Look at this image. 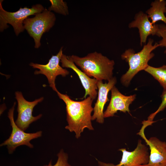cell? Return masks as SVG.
Segmentation results:
<instances>
[{
	"label": "cell",
	"mask_w": 166,
	"mask_h": 166,
	"mask_svg": "<svg viewBox=\"0 0 166 166\" xmlns=\"http://www.w3.org/2000/svg\"><path fill=\"white\" fill-rule=\"evenodd\" d=\"M57 93L66 105L68 125L65 128L70 132H74L77 138L81 136L85 128L93 130L91 122V114L93 111L92 106L93 100L89 96L82 101H76L66 94H62L58 91Z\"/></svg>",
	"instance_id": "6da1fadb"
},
{
	"label": "cell",
	"mask_w": 166,
	"mask_h": 166,
	"mask_svg": "<svg viewBox=\"0 0 166 166\" xmlns=\"http://www.w3.org/2000/svg\"><path fill=\"white\" fill-rule=\"evenodd\" d=\"M68 56L89 77L108 81L113 77L114 61L101 53L94 52L83 57L74 55Z\"/></svg>",
	"instance_id": "7a4b0ae2"
},
{
	"label": "cell",
	"mask_w": 166,
	"mask_h": 166,
	"mask_svg": "<svg viewBox=\"0 0 166 166\" xmlns=\"http://www.w3.org/2000/svg\"><path fill=\"white\" fill-rule=\"evenodd\" d=\"M153 42L152 39L149 38L147 43L140 52L136 53L133 49H129L121 54L122 59L127 62L129 66L128 70L121 78L123 85L128 87L133 77L139 71L144 70L148 65V62L154 56L152 51L159 46L157 43L153 45Z\"/></svg>",
	"instance_id": "3957f363"
},
{
	"label": "cell",
	"mask_w": 166,
	"mask_h": 166,
	"mask_svg": "<svg viewBox=\"0 0 166 166\" xmlns=\"http://www.w3.org/2000/svg\"><path fill=\"white\" fill-rule=\"evenodd\" d=\"M3 0L0 1V31H3L9 27L7 24L13 26L17 36L24 30L23 23L25 19L31 15L41 13L45 8L40 4H37L31 8L20 7L15 12H9L4 10L2 6Z\"/></svg>",
	"instance_id": "277c9868"
},
{
	"label": "cell",
	"mask_w": 166,
	"mask_h": 166,
	"mask_svg": "<svg viewBox=\"0 0 166 166\" xmlns=\"http://www.w3.org/2000/svg\"><path fill=\"white\" fill-rule=\"evenodd\" d=\"M34 15L25 19L23 24L24 29L34 39V47L38 48L41 45L40 40L43 34L53 26L56 18L55 14L46 8L42 12Z\"/></svg>",
	"instance_id": "5b68a950"
},
{
	"label": "cell",
	"mask_w": 166,
	"mask_h": 166,
	"mask_svg": "<svg viewBox=\"0 0 166 166\" xmlns=\"http://www.w3.org/2000/svg\"><path fill=\"white\" fill-rule=\"evenodd\" d=\"M15 104V102L8 113V117L12 128L11 133L9 137L0 144L1 146H6L9 154L13 153L18 147L21 145H25L30 148H33L34 146L30 141L41 137L42 133L41 131L34 133H26L17 125L14 117Z\"/></svg>",
	"instance_id": "8992f818"
},
{
	"label": "cell",
	"mask_w": 166,
	"mask_h": 166,
	"mask_svg": "<svg viewBox=\"0 0 166 166\" xmlns=\"http://www.w3.org/2000/svg\"><path fill=\"white\" fill-rule=\"evenodd\" d=\"M61 47L58 53L53 55L49 59L48 62L46 65H42L31 62L30 65L34 68H37L39 71L36 70L35 74H41L44 75L47 78L50 86L56 92L58 91L56 87L55 81L57 76L61 75L65 77L69 73V72L63 69L59 65L61 57L63 54Z\"/></svg>",
	"instance_id": "52a82bcc"
},
{
	"label": "cell",
	"mask_w": 166,
	"mask_h": 166,
	"mask_svg": "<svg viewBox=\"0 0 166 166\" xmlns=\"http://www.w3.org/2000/svg\"><path fill=\"white\" fill-rule=\"evenodd\" d=\"M142 124L137 134L141 136L149 146L150 153L148 163L139 166H166V142L154 137L148 139L145 135L144 130L150 124L146 121H144Z\"/></svg>",
	"instance_id": "ba28073f"
},
{
	"label": "cell",
	"mask_w": 166,
	"mask_h": 166,
	"mask_svg": "<svg viewBox=\"0 0 166 166\" xmlns=\"http://www.w3.org/2000/svg\"><path fill=\"white\" fill-rule=\"evenodd\" d=\"M15 95L18 104V115L15 123L19 128L24 131L30 124L39 119L42 116V114H40L34 117L32 113L34 107L38 103L41 102L44 98L41 97L34 101H29L24 98L22 92H16Z\"/></svg>",
	"instance_id": "9c48e42d"
},
{
	"label": "cell",
	"mask_w": 166,
	"mask_h": 166,
	"mask_svg": "<svg viewBox=\"0 0 166 166\" xmlns=\"http://www.w3.org/2000/svg\"><path fill=\"white\" fill-rule=\"evenodd\" d=\"M122 153L119 163L114 165L98 161L99 166H139L147 164L149 160L148 148L142 143L141 140H138L136 148L132 151H127L125 148L119 149Z\"/></svg>",
	"instance_id": "30bf717a"
},
{
	"label": "cell",
	"mask_w": 166,
	"mask_h": 166,
	"mask_svg": "<svg viewBox=\"0 0 166 166\" xmlns=\"http://www.w3.org/2000/svg\"><path fill=\"white\" fill-rule=\"evenodd\" d=\"M61 67L69 68L73 69L78 75L82 85L85 90L83 98H86L87 95L93 100L97 94V80L95 78H90L81 70L79 69L74 62L68 56L63 54L60 60Z\"/></svg>",
	"instance_id": "8fae6325"
},
{
	"label": "cell",
	"mask_w": 166,
	"mask_h": 166,
	"mask_svg": "<svg viewBox=\"0 0 166 166\" xmlns=\"http://www.w3.org/2000/svg\"><path fill=\"white\" fill-rule=\"evenodd\" d=\"M117 83L115 77H113L108 83H103L102 81L97 80V85L98 89V97L93 108V114L92 120H96L100 123L104 121V106L106 102L109 101L108 96L109 92Z\"/></svg>",
	"instance_id": "7c38bea8"
},
{
	"label": "cell",
	"mask_w": 166,
	"mask_h": 166,
	"mask_svg": "<svg viewBox=\"0 0 166 166\" xmlns=\"http://www.w3.org/2000/svg\"><path fill=\"white\" fill-rule=\"evenodd\" d=\"M111 97L110 103L104 113V117L114 116L118 111L129 113V105L136 98V95L126 96L121 93L114 86L111 89Z\"/></svg>",
	"instance_id": "4fadbf2b"
},
{
	"label": "cell",
	"mask_w": 166,
	"mask_h": 166,
	"mask_svg": "<svg viewBox=\"0 0 166 166\" xmlns=\"http://www.w3.org/2000/svg\"><path fill=\"white\" fill-rule=\"evenodd\" d=\"M128 27L130 28H137L138 29L141 46L143 44H146L149 36L156 35L159 29L158 25L152 24L146 13L142 11L135 14L134 20L129 23Z\"/></svg>",
	"instance_id": "5bb4252c"
},
{
	"label": "cell",
	"mask_w": 166,
	"mask_h": 166,
	"mask_svg": "<svg viewBox=\"0 0 166 166\" xmlns=\"http://www.w3.org/2000/svg\"><path fill=\"white\" fill-rule=\"evenodd\" d=\"M151 6L146 11V14L150 19L153 25L159 21H163L166 25V1L164 0H156L151 3Z\"/></svg>",
	"instance_id": "9a60e30c"
},
{
	"label": "cell",
	"mask_w": 166,
	"mask_h": 166,
	"mask_svg": "<svg viewBox=\"0 0 166 166\" xmlns=\"http://www.w3.org/2000/svg\"><path fill=\"white\" fill-rule=\"evenodd\" d=\"M144 70L158 81L163 88L164 90H166V65L159 67H155L148 65Z\"/></svg>",
	"instance_id": "2e32d148"
},
{
	"label": "cell",
	"mask_w": 166,
	"mask_h": 166,
	"mask_svg": "<svg viewBox=\"0 0 166 166\" xmlns=\"http://www.w3.org/2000/svg\"><path fill=\"white\" fill-rule=\"evenodd\" d=\"M51 6L48 10L50 11L53 10L55 12L64 15L69 14V10L66 2L62 0H49Z\"/></svg>",
	"instance_id": "e0dca14e"
},
{
	"label": "cell",
	"mask_w": 166,
	"mask_h": 166,
	"mask_svg": "<svg viewBox=\"0 0 166 166\" xmlns=\"http://www.w3.org/2000/svg\"><path fill=\"white\" fill-rule=\"evenodd\" d=\"M58 159L56 163L52 165L51 160L48 165L44 166H71L68 163L67 154L64 152L63 150H61L57 155Z\"/></svg>",
	"instance_id": "ac0fdd59"
},
{
	"label": "cell",
	"mask_w": 166,
	"mask_h": 166,
	"mask_svg": "<svg viewBox=\"0 0 166 166\" xmlns=\"http://www.w3.org/2000/svg\"><path fill=\"white\" fill-rule=\"evenodd\" d=\"M159 29L156 36L161 37L162 39L159 41L158 43L159 46L164 47L165 49L164 53H166V25L164 24L158 25Z\"/></svg>",
	"instance_id": "d6986e66"
},
{
	"label": "cell",
	"mask_w": 166,
	"mask_h": 166,
	"mask_svg": "<svg viewBox=\"0 0 166 166\" xmlns=\"http://www.w3.org/2000/svg\"><path fill=\"white\" fill-rule=\"evenodd\" d=\"M162 102L158 109L154 113L151 114L148 117L147 121L153 122V120L156 115L159 112L164 110L166 107V90H164L161 95Z\"/></svg>",
	"instance_id": "ffe728a7"
}]
</instances>
